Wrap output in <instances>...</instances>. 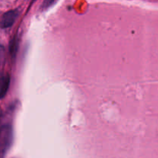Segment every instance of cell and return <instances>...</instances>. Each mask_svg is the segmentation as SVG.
<instances>
[{"label":"cell","instance_id":"obj_1","mask_svg":"<svg viewBox=\"0 0 158 158\" xmlns=\"http://www.w3.org/2000/svg\"><path fill=\"white\" fill-rule=\"evenodd\" d=\"M2 137H1V149L2 156L4 157L5 154L10 148L12 142V127L11 124L7 123L2 127Z\"/></svg>","mask_w":158,"mask_h":158},{"label":"cell","instance_id":"obj_2","mask_svg":"<svg viewBox=\"0 0 158 158\" xmlns=\"http://www.w3.org/2000/svg\"><path fill=\"white\" fill-rule=\"evenodd\" d=\"M19 15V10L18 9L9 10L3 14L1 19V28L2 29H7L11 27Z\"/></svg>","mask_w":158,"mask_h":158},{"label":"cell","instance_id":"obj_3","mask_svg":"<svg viewBox=\"0 0 158 158\" xmlns=\"http://www.w3.org/2000/svg\"><path fill=\"white\" fill-rule=\"evenodd\" d=\"M9 84H10V76L9 74H6L2 77L1 80V89H0V96L1 98L6 96L8 89H9Z\"/></svg>","mask_w":158,"mask_h":158},{"label":"cell","instance_id":"obj_4","mask_svg":"<svg viewBox=\"0 0 158 158\" xmlns=\"http://www.w3.org/2000/svg\"><path fill=\"white\" fill-rule=\"evenodd\" d=\"M18 52V40L17 37L15 36L10 42L9 45V52L12 59H15Z\"/></svg>","mask_w":158,"mask_h":158},{"label":"cell","instance_id":"obj_5","mask_svg":"<svg viewBox=\"0 0 158 158\" xmlns=\"http://www.w3.org/2000/svg\"><path fill=\"white\" fill-rule=\"evenodd\" d=\"M57 1H58V0H44V1L43 2V3H42L41 9H43V10H46V9L52 7Z\"/></svg>","mask_w":158,"mask_h":158}]
</instances>
